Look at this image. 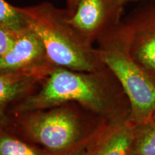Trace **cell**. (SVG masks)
I'll list each match as a JSON object with an SVG mask.
<instances>
[{"instance_id": "7c38bea8", "label": "cell", "mask_w": 155, "mask_h": 155, "mask_svg": "<svg viewBox=\"0 0 155 155\" xmlns=\"http://www.w3.org/2000/svg\"><path fill=\"white\" fill-rule=\"evenodd\" d=\"M124 22L134 31L155 28V0H148L136 9Z\"/></svg>"}, {"instance_id": "7a4b0ae2", "label": "cell", "mask_w": 155, "mask_h": 155, "mask_svg": "<svg viewBox=\"0 0 155 155\" xmlns=\"http://www.w3.org/2000/svg\"><path fill=\"white\" fill-rule=\"evenodd\" d=\"M109 125L78 104L69 103L9 114L8 126L23 139L53 155H82Z\"/></svg>"}, {"instance_id": "2e32d148", "label": "cell", "mask_w": 155, "mask_h": 155, "mask_svg": "<svg viewBox=\"0 0 155 155\" xmlns=\"http://www.w3.org/2000/svg\"><path fill=\"white\" fill-rule=\"evenodd\" d=\"M112 2L116 4V5L121 6V7H124V6L127 4L131 2H135L141 1V0H110Z\"/></svg>"}, {"instance_id": "8992f818", "label": "cell", "mask_w": 155, "mask_h": 155, "mask_svg": "<svg viewBox=\"0 0 155 155\" xmlns=\"http://www.w3.org/2000/svg\"><path fill=\"white\" fill-rule=\"evenodd\" d=\"M124 8L110 0H81L68 22L87 42L94 45L122 22Z\"/></svg>"}, {"instance_id": "6da1fadb", "label": "cell", "mask_w": 155, "mask_h": 155, "mask_svg": "<svg viewBox=\"0 0 155 155\" xmlns=\"http://www.w3.org/2000/svg\"><path fill=\"white\" fill-rule=\"evenodd\" d=\"M69 103L78 104L110 124L127 121L130 114L127 97L107 68L84 72L57 66L42 81L40 88L12 108L9 114Z\"/></svg>"}, {"instance_id": "3957f363", "label": "cell", "mask_w": 155, "mask_h": 155, "mask_svg": "<svg viewBox=\"0 0 155 155\" xmlns=\"http://www.w3.org/2000/svg\"><path fill=\"white\" fill-rule=\"evenodd\" d=\"M133 30L124 21L97 40L101 61L119 83L130 106L132 124L152 119L155 111V79L131 53Z\"/></svg>"}, {"instance_id": "30bf717a", "label": "cell", "mask_w": 155, "mask_h": 155, "mask_svg": "<svg viewBox=\"0 0 155 155\" xmlns=\"http://www.w3.org/2000/svg\"><path fill=\"white\" fill-rule=\"evenodd\" d=\"M0 155H53L17 135L9 126H0Z\"/></svg>"}, {"instance_id": "e0dca14e", "label": "cell", "mask_w": 155, "mask_h": 155, "mask_svg": "<svg viewBox=\"0 0 155 155\" xmlns=\"http://www.w3.org/2000/svg\"><path fill=\"white\" fill-rule=\"evenodd\" d=\"M152 119L154 120V121H155V111L154 112V114H153L152 116Z\"/></svg>"}, {"instance_id": "5bb4252c", "label": "cell", "mask_w": 155, "mask_h": 155, "mask_svg": "<svg viewBox=\"0 0 155 155\" xmlns=\"http://www.w3.org/2000/svg\"><path fill=\"white\" fill-rule=\"evenodd\" d=\"M19 31L14 30L0 25V58H2L10 49Z\"/></svg>"}, {"instance_id": "9c48e42d", "label": "cell", "mask_w": 155, "mask_h": 155, "mask_svg": "<svg viewBox=\"0 0 155 155\" xmlns=\"http://www.w3.org/2000/svg\"><path fill=\"white\" fill-rule=\"evenodd\" d=\"M133 57L155 79V28L133 30Z\"/></svg>"}, {"instance_id": "8fae6325", "label": "cell", "mask_w": 155, "mask_h": 155, "mask_svg": "<svg viewBox=\"0 0 155 155\" xmlns=\"http://www.w3.org/2000/svg\"><path fill=\"white\" fill-rule=\"evenodd\" d=\"M134 138L129 155H155V121L133 124Z\"/></svg>"}, {"instance_id": "ba28073f", "label": "cell", "mask_w": 155, "mask_h": 155, "mask_svg": "<svg viewBox=\"0 0 155 155\" xmlns=\"http://www.w3.org/2000/svg\"><path fill=\"white\" fill-rule=\"evenodd\" d=\"M133 138V124L128 120L111 124L82 155H129Z\"/></svg>"}, {"instance_id": "277c9868", "label": "cell", "mask_w": 155, "mask_h": 155, "mask_svg": "<svg viewBox=\"0 0 155 155\" xmlns=\"http://www.w3.org/2000/svg\"><path fill=\"white\" fill-rule=\"evenodd\" d=\"M19 9L29 28L42 40L54 65L84 72L106 68L94 45L87 42L68 22L66 9L57 8L49 2Z\"/></svg>"}, {"instance_id": "52a82bcc", "label": "cell", "mask_w": 155, "mask_h": 155, "mask_svg": "<svg viewBox=\"0 0 155 155\" xmlns=\"http://www.w3.org/2000/svg\"><path fill=\"white\" fill-rule=\"evenodd\" d=\"M44 79L30 73L0 71V126L9 125L12 108L35 91Z\"/></svg>"}, {"instance_id": "9a60e30c", "label": "cell", "mask_w": 155, "mask_h": 155, "mask_svg": "<svg viewBox=\"0 0 155 155\" xmlns=\"http://www.w3.org/2000/svg\"><path fill=\"white\" fill-rule=\"evenodd\" d=\"M66 2V11L68 15H71L76 10L81 0H65Z\"/></svg>"}, {"instance_id": "5b68a950", "label": "cell", "mask_w": 155, "mask_h": 155, "mask_svg": "<svg viewBox=\"0 0 155 155\" xmlns=\"http://www.w3.org/2000/svg\"><path fill=\"white\" fill-rule=\"evenodd\" d=\"M55 67L42 40L29 27L19 31L10 49L0 58V71L30 73L43 78Z\"/></svg>"}, {"instance_id": "4fadbf2b", "label": "cell", "mask_w": 155, "mask_h": 155, "mask_svg": "<svg viewBox=\"0 0 155 155\" xmlns=\"http://www.w3.org/2000/svg\"><path fill=\"white\" fill-rule=\"evenodd\" d=\"M0 25L19 31L28 27L26 18L19 7L0 0Z\"/></svg>"}]
</instances>
